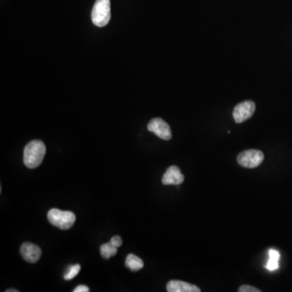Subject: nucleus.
<instances>
[{
	"label": "nucleus",
	"mask_w": 292,
	"mask_h": 292,
	"mask_svg": "<svg viewBox=\"0 0 292 292\" xmlns=\"http://www.w3.org/2000/svg\"><path fill=\"white\" fill-rule=\"evenodd\" d=\"M46 151V145L43 141L39 140L30 141L24 148V165L30 169L38 168L43 163Z\"/></svg>",
	"instance_id": "f257e3e1"
},
{
	"label": "nucleus",
	"mask_w": 292,
	"mask_h": 292,
	"mask_svg": "<svg viewBox=\"0 0 292 292\" xmlns=\"http://www.w3.org/2000/svg\"><path fill=\"white\" fill-rule=\"evenodd\" d=\"M47 218L51 225L61 230H69L76 222V215L73 212L62 211L58 209L49 210Z\"/></svg>",
	"instance_id": "f03ea898"
},
{
	"label": "nucleus",
	"mask_w": 292,
	"mask_h": 292,
	"mask_svg": "<svg viewBox=\"0 0 292 292\" xmlns=\"http://www.w3.org/2000/svg\"><path fill=\"white\" fill-rule=\"evenodd\" d=\"M111 1L96 0L92 10V21L98 27H104L111 20Z\"/></svg>",
	"instance_id": "7ed1b4c3"
},
{
	"label": "nucleus",
	"mask_w": 292,
	"mask_h": 292,
	"mask_svg": "<svg viewBox=\"0 0 292 292\" xmlns=\"http://www.w3.org/2000/svg\"><path fill=\"white\" fill-rule=\"evenodd\" d=\"M264 153L258 149H248L238 155L237 163L245 168H257L264 161Z\"/></svg>",
	"instance_id": "20e7f679"
},
{
	"label": "nucleus",
	"mask_w": 292,
	"mask_h": 292,
	"mask_svg": "<svg viewBox=\"0 0 292 292\" xmlns=\"http://www.w3.org/2000/svg\"><path fill=\"white\" fill-rule=\"evenodd\" d=\"M148 130L154 133L161 139L165 140V141L172 139V133L171 127L169 124L166 123L165 121L161 118H154L151 119L148 124Z\"/></svg>",
	"instance_id": "39448f33"
},
{
	"label": "nucleus",
	"mask_w": 292,
	"mask_h": 292,
	"mask_svg": "<svg viewBox=\"0 0 292 292\" xmlns=\"http://www.w3.org/2000/svg\"><path fill=\"white\" fill-rule=\"evenodd\" d=\"M256 105L252 101H244L236 106L233 111L234 119L236 123H243L253 115Z\"/></svg>",
	"instance_id": "423d86ee"
},
{
	"label": "nucleus",
	"mask_w": 292,
	"mask_h": 292,
	"mask_svg": "<svg viewBox=\"0 0 292 292\" xmlns=\"http://www.w3.org/2000/svg\"><path fill=\"white\" fill-rule=\"evenodd\" d=\"M20 254L26 262L35 263L40 259L42 256V250L36 244L26 242L20 247Z\"/></svg>",
	"instance_id": "0eeeda50"
},
{
	"label": "nucleus",
	"mask_w": 292,
	"mask_h": 292,
	"mask_svg": "<svg viewBox=\"0 0 292 292\" xmlns=\"http://www.w3.org/2000/svg\"><path fill=\"white\" fill-rule=\"evenodd\" d=\"M184 180V176L176 166H171L161 179L164 185H179Z\"/></svg>",
	"instance_id": "6e6552de"
},
{
	"label": "nucleus",
	"mask_w": 292,
	"mask_h": 292,
	"mask_svg": "<svg viewBox=\"0 0 292 292\" xmlns=\"http://www.w3.org/2000/svg\"><path fill=\"white\" fill-rule=\"evenodd\" d=\"M168 292H201V289L195 285L179 280L170 281L167 285Z\"/></svg>",
	"instance_id": "1a4fd4ad"
},
{
	"label": "nucleus",
	"mask_w": 292,
	"mask_h": 292,
	"mask_svg": "<svg viewBox=\"0 0 292 292\" xmlns=\"http://www.w3.org/2000/svg\"><path fill=\"white\" fill-rule=\"evenodd\" d=\"M125 266L132 271H138L143 268L144 262L134 254H128L125 261Z\"/></svg>",
	"instance_id": "9d476101"
},
{
	"label": "nucleus",
	"mask_w": 292,
	"mask_h": 292,
	"mask_svg": "<svg viewBox=\"0 0 292 292\" xmlns=\"http://www.w3.org/2000/svg\"><path fill=\"white\" fill-rule=\"evenodd\" d=\"M117 251H118V248L111 244V242L103 244L100 247V253H101L102 256L105 259H109L111 256L116 255Z\"/></svg>",
	"instance_id": "9b49d317"
},
{
	"label": "nucleus",
	"mask_w": 292,
	"mask_h": 292,
	"mask_svg": "<svg viewBox=\"0 0 292 292\" xmlns=\"http://www.w3.org/2000/svg\"><path fill=\"white\" fill-rule=\"evenodd\" d=\"M80 270H81V266L79 264L70 266L68 269L66 274H64L63 278H64L65 280H72L73 278L77 276V274L80 272Z\"/></svg>",
	"instance_id": "f8f14e48"
},
{
	"label": "nucleus",
	"mask_w": 292,
	"mask_h": 292,
	"mask_svg": "<svg viewBox=\"0 0 292 292\" xmlns=\"http://www.w3.org/2000/svg\"><path fill=\"white\" fill-rule=\"evenodd\" d=\"M278 267H279L278 261L275 260V259H272V258H270L268 263L266 265V268L268 269L269 270H275L278 269Z\"/></svg>",
	"instance_id": "ddd939ff"
},
{
	"label": "nucleus",
	"mask_w": 292,
	"mask_h": 292,
	"mask_svg": "<svg viewBox=\"0 0 292 292\" xmlns=\"http://www.w3.org/2000/svg\"><path fill=\"white\" fill-rule=\"evenodd\" d=\"M239 292H261V290L254 287V286H249V285H243L239 288Z\"/></svg>",
	"instance_id": "4468645a"
},
{
	"label": "nucleus",
	"mask_w": 292,
	"mask_h": 292,
	"mask_svg": "<svg viewBox=\"0 0 292 292\" xmlns=\"http://www.w3.org/2000/svg\"><path fill=\"white\" fill-rule=\"evenodd\" d=\"M110 242H111V244H113V245H115V247H117V248L120 247V246L122 245V243H123L120 236H118L111 238V241Z\"/></svg>",
	"instance_id": "2eb2a0df"
},
{
	"label": "nucleus",
	"mask_w": 292,
	"mask_h": 292,
	"mask_svg": "<svg viewBox=\"0 0 292 292\" xmlns=\"http://www.w3.org/2000/svg\"><path fill=\"white\" fill-rule=\"evenodd\" d=\"M270 258H272V259H275V260L279 261V258H280V254L277 251V250L270 249Z\"/></svg>",
	"instance_id": "dca6fc26"
},
{
	"label": "nucleus",
	"mask_w": 292,
	"mask_h": 292,
	"mask_svg": "<svg viewBox=\"0 0 292 292\" xmlns=\"http://www.w3.org/2000/svg\"><path fill=\"white\" fill-rule=\"evenodd\" d=\"M74 292H89V289L88 286H85V285H80V286H77L76 288L73 290Z\"/></svg>",
	"instance_id": "f3484780"
},
{
	"label": "nucleus",
	"mask_w": 292,
	"mask_h": 292,
	"mask_svg": "<svg viewBox=\"0 0 292 292\" xmlns=\"http://www.w3.org/2000/svg\"><path fill=\"white\" fill-rule=\"evenodd\" d=\"M6 292H18V290H16V289H8Z\"/></svg>",
	"instance_id": "a211bd4d"
}]
</instances>
